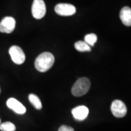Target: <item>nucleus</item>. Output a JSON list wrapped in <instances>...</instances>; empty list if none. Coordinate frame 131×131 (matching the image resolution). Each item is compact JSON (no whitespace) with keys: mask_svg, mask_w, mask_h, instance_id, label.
I'll list each match as a JSON object with an SVG mask.
<instances>
[{"mask_svg":"<svg viewBox=\"0 0 131 131\" xmlns=\"http://www.w3.org/2000/svg\"><path fill=\"white\" fill-rule=\"evenodd\" d=\"M89 109L85 106H80L75 107L72 111L73 117L78 121H83L85 119L89 114Z\"/></svg>","mask_w":131,"mask_h":131,"instance_id":"9","label":"nucleus"},{"mask_svg":"<svg viewBox=\"0 0 131 131\" xmlns=\"http://www.w3.org/2000/svg\"><path fill=\"white\" fill-rule=\"evenodd\" d=\"M75 47L77 50L80 52H91V46L88 45L86 42L83 41H79L75 43Z\"/></svg>","mask_w":131,"mask_h":131,"instance_id":"12","label":"nucleus"},{"mask_svg":"<svg viewBox=\"0 0 131 131\" xmlns=\"http://www.w3.org/2000/svg\"><path fill=\"white\" fill-rule=\"evenodd\" d=\"M29 100L31 103V104L35 107L37 109H42V103L41 101L38 98V96L34 94H30L29 95Z\"/></svg>","mask_w":131,"mask_h":131,"instance_id":"11","label":"nucleus"},{"mask_svg":"<svg viewBox=\"0 0 131 131\" xmlns=\"http://www.w3.org/2000/svg\"><path fill=\"white\" fill-rule=\"evenodd\" d=\"M111 112L114 117L117 118H123L126 115L127 107L126 104L122 101L115 100L111 104Z\"/></svg>","mask_w":131,"mask_h":131,"instance_id":"4","label":"nucleus"},{"mask_svg":"<svg viewBox=\"0 0 131 131\" xmlns=\"http://www.w3.org/2000/svg\"><path fill=\"white\" fill-rule=\"evenodd\" d=\"M16 26V21L14 18L6 16L0 22V32L10 34L14 30Z\"/></svg>","mask_w":131,"mask_h":131,"instance_id":"7","label":"nucleus"},{"mask_svg":"<svg viewBox=\"0 0 131 131\" xmlns=\"http://www.w3.org/2000/svg\"><path fill=\"white\" fill-rule=\"evenodd\" d=\"M91 88V81L88 78L82 77L75 83L72 88V94L75 96H81L86 94Z\"/></svg>","mask_w":131,"mask_h":131,"instance_id":"2","label":"nucleus"},{"mask_svg":"<svg viewBox=\"0 0 131 131\" xmlns=\"http://www.w3.org/2000/svg\"><path fill=\"white\" fill-rule=\"evenodd\" d=\"M119 16L123 24L126 26H131V9L130 7H123L120 11Z\"/></svg>","mask_w":131,"mask_h":131,"instance_id":"10","label":"nucleus"},{"mask_svg":"<svg viewBox=\"0 0 131 131\" xmlns=\"http://www.w3.org/2000/svg\"><path fill=\"white\" fill-rule=\"evenodd\" d=\"M55 11L59 15L70 16L75 14L76 8L72 4L60 3L55 6Z\"/></svg>","mask_w":131,"mask_h":131,"instance_id":"6","label":"nucleus"},{"mask_svg":"<svg viewBox=\"0 0 131 131\" xmlns=\"http://www.w3.org/2000/svg\"><path fill=\"white\" fill-rule=\"evenodd\" d=\"M96 41H97V37L94 34H88L84 37V42L90 46H94Z\"/></svg>","mask_w":131,"mask_h":131,"instance_id":"14","label":"nucleus"},{"mask_svg":"<svg viewBox=\"0 0 131 131\" xmlns=\"http://www.w3.org/2000/svg\"><path fill=\"white\" fill-rule=\"evenodd\" d=\"M9 52L12 60L16 64H22L25 61V54L22 49L19 47L13 46L9 49Z\"/></svg>","mask_w":131,"mask_h":131,"instance_id":"5","label":"nucleus"},{"mask_svg":"<svg viewBox=\"0 0 131 131\" xmlns=\"http://www.w3.org/2000/svg\"><path fill=\"white\" fill-rule=\"evenodd\" d=\"M7 107L18 114H24L26 112V109L21 103L15 98H10L7 101Z\"/></svg>","mask_w":131,"mask_h":131,"instance_id":"8","label":"nucleus"},{"mask_svg":"<svg viewBox=\"0 0 131 131\" xmlns=\"http://www.w3.org/2000/svg\"><path fill=\"white\" fill-rule=\"evenodd\" d=\"M58 131H75V130L74 129H73V128H72V127L63 125L59 128Z\"/></svg>","mask_w":131,"mask_h":131,"instance_id":"15","label":"nucleus"},{"mask_svg":"<svg viewBox=\"0 0 131 131\" xmlns=\"http://www.w3.org/2000/svg\"><path fill=\"white\" fill-rule=\"evenodd\" d=\"M0 130L1 131H15L16 126L12 123L6 122L0 124Z\"/></svg>","mask_w":131,"mask_h":131,"instance_id":"13","label":"nucleus"},{"mask_svg":"<svg viewBox=\"0 0 131 131\" xmlns=\"http://www.w3.org/2000/svg\"><path fill=\"white\" fill-rule=\"evenodd\" d=\"M1 119H0V124H1Z\"/></svg>","mask_w":131,"mask_h":131,"instance_id":"16","label":"nucleus"},{"mask_svg":"<svg viewBox=\"0 0 131 131\" xmlns=\"http://www.w3.org/2000/svg\"><path fill=\"white\" fill-rule=\"evenodd\" d=\"M32 15L36 19H41L46 13V7L43 0H34L32 6Z\"/></svg>","mask_w":131,"mask_h":131,"instance_id":"3","label":"nucleus"},{"mask_svg":"<svg viewBox=\"0 0 131 131\" xmlns=\"http://www.w3.org/2000/svg\"><path fill=\"white\" fill-rule=\"evenodd\" d=\"M55 58L50 52H43L36 58L35 66L36 69L40 72H45L50 69L53 65Z\"/></svg>","mask_w":131,"mask_h":131,"instance_id":"1","label":"nucleus"},{"mask_svg":"<svg viewBox=\"0 0 131 131\" xmlns=\"http://www.w3.org/2000/svg\"><path fill=\"white\" fill-rule=\"evenodd\" d=\"M0 92H1V89H0Z\"/></svg>","mask_w":131,"mask_h":131,"instance_id":"17","label":"nucleus"}]
</instances>
